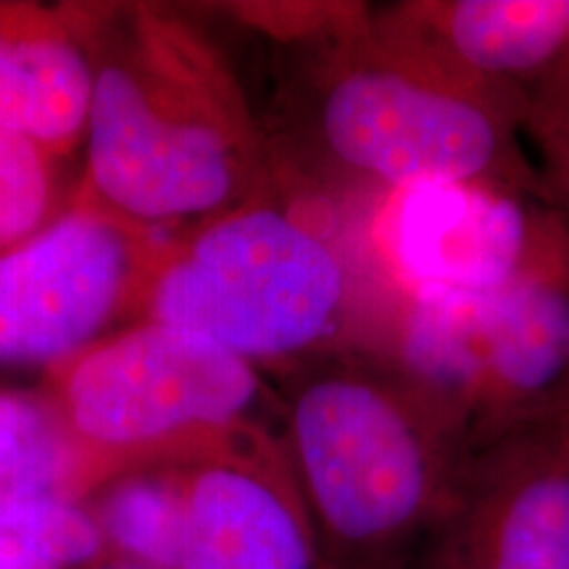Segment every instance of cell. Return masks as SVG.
Here are the masks:
<instances>
[{"label":"cell","instance_id":"obj_13","mask_svg":"<svg viewBox=\"0 0 569 569\" xmlns=\"http://www.w3.org/2000/svg\"><path fill=\"white\" fill-rule=\"evenodd\" d=\"M103 532L56 490L0 493V569H71L96 557Z\"/></svg>","mask_w":569,"mask_h":569},{"label":"cell","instance_id":"obj_9","mask_svg":"<svg viewBox=\"0 0 569 569\" xmlns=\"http://www.w3.org/2000/svg\"><path fill=\"white\" fill-rule=\"evenodd\" d=\"M122 234L90 213L0 256V361L38 365L82 346L119 301Z\"/></svg>","mask_w":569,"mask_h":569},{"label":"cell","instance_id":"obj_6","mask_svg":"<svg viewBox=\"0 0 569 569\" xmlns=\"http://www.w3.org/2000/svg\"><path fill=\"white\" fill-rule=\"evenodd\" d=\"M88 119L96 184L134 217L219 209L253 174L251 134L238 111L163 113L122 69L96 77Z\"/></svg>","mask_w":569,"mask_h":569},{"label":"cell","instance_id":"obj_14","mask_svg":"<svg viewBox=\"0 0 569 569\" xmlns=\"http://www.w3.org/2000/svg\"><path fill=\"white\" fill-rule=\"evenodd\" d=\"M103 532L146 565L180 569L184 493L159 480L124 482L106 501Z\"/></svg>","mask_w":569,"mask_h":569},{"label":"cell","instance_id":"obj_8","mask_svg":"<svg viewBox=\"0 0 569 569\" xmlns=\"http://www.w3.org/2000/svg\"><path fill=\"white\" fill-rule=\"evenodd\" d=\"M259 396L248 361L196 332L153 325L84 356L69 377L77 430L98 443H142L184 427L238 422Z\"/></svg>","mask_w":569,"mask_h":569},{"label":"cell","instance_id":"obj_7","mask_svg":"<svg viewBox=\"0 0 569 569\" xmlns=\"http://www.w3.org/2000/svg\"><path fill=\"white\" fill-rule=\"evenodd\" d=\"M409 569H569V422L469 451Z\"/></svg>","mask_w":569,"mask_h":569},{"label":"cell","instance_id":"obj_10","mask_svg":"<svg viewBox=\"0 0 569 569\" xmlns=\"http://www.w3.org/2000/svg\"><path fill=\"white\" fill-rule=\"evenodd\" d=\"M390 40L525 117L569 63V0H401L372 13Z\"/></svg>","mask_w":569,"mask_h":569},{"label":"cell","instance_id":"obj_12","mask_svg":"<svg viewBox=\"0 0 569 569\" xmlns=\"http://www.w3.org/2000/svg\"><path fill=\"white\" fill-rule=\"evenodd\" d=\"M88 63L53 38L0 34V130L38 142L74 138L90 113Z\"/></svg>","mask_w":569,"mask_h":569},{"label":"cell","instance_id":"obj_5","mask_svg":"<svg viewBox=\"0 0 569 569\" xmlns=\"http://www.w3.org/2000/svg\"><path fill=\"white\" fill-rule=\"evenodd\" d=\"M569 240L557 203L475 188L427 184L388 196L375 246L401 296H486Z\"/></svg>","mask_w":569,"mask_h":569},{"label":"cell","instance_id":"obj_15","mask_svg":"<svg viewBox=\"0 0 569 569\" xmlns=\"http://www.w3.org/2000/svg\"><path fill=\"white\" fill-rule=\"evenodd\" d=\"M69 446L38 403L0 396V493L56 490L69 475Z\"/></svg>","mask_w":569,"mask_h":569},{"label":"cell","instance_id":"obj_4","mask_svg":"<svg viewBox=\"0 0 569 569\" xmlns=\"http://www.w3.org/2000/svg\"><path fill=\"white\" fill-rule=\"evenodd\" d=\"M348 274L325 238L267 206L198 234L156 290L159 325L196 332L240 359H282L338 330Z\"/></svg>","mask_w":569,"mask_h":569},{"label":"cell","instance_id":"obj_1","mask_svg":"<svg viewBox=\"0 0 569 569\" xmlns=\"http://www.w3.org/2000/svg\"><path fill=\"white\" fill-rule=\"evenodd\" d=\"M290 443L311 517L346 569H409L465 465V427L398 361L317 375Z\"/></svg>","mask_w":569,"mask_h":569},{"label":"cell","instance_id":"obj_2","mask_svg":"<svg viewBox=\"0 0 569 569\" xmlns=\"http://www.w3.org/2000/svg\"><path fill=\"white\" fill-rule=\"evenodd\" d=\"M311 130L327 163L386 201L427 184H475L553 203L525 151L522 117L375 27L338 42Z\"/></svg>","mask_w":569,"mask_h":569},{"label":"cell","instance_id":"obj_17","mask_svg":"<svg viewBox=\"0 0 569 569\" xmlns=\"http://www.w3.org/2000/svg\"><path fill=\"white\" fill-rule=\"evenodd\" d=\"M522 134L540 159V174L553 203L569 217V63L530 98L522 117Z\"/></svg>","mask_w":569,"mask_h":569},{"label":"cell","instance_id":"obj_3","mask_svg":"<svg viewBox=\"0 0 569 569\" xmlns=\"http://www.w3.org/2000/svg\"><path fill=\"white\" fill-rule=\"evenodd\" d=\"M396 361L459 419L469 451L569 422V240L493 293L411 298Z\"/></svg>","mask_w":569,"mask_h":569},{"label":"cell","instance_id":"obj_11","mask_svg":"<svg viewBox=\"0 0 569 569\" xmlns=\"http://www.w3.org/2000/svg\"><path fill=\"white\" fill-rule=\"evenodd\" d=\"M180 569H319L309 517L272 469L219 461L184 490Z\"/></svg>","mask_w":569,"mask_h":569},{"label":"cell","instance_id":"obj_16","mask_svg":"<svg viewBox=\"0 0 569 569\" xmlns=\"http://www.w3.org/2000/svg\"><path fill=\"white\" fill-rule=\"evenodd\" d=\"M48 206V174L32 140L0 130V246L38 227Z\"/></svg>","mask_w":569,"mask_h":569}]
</instances>
